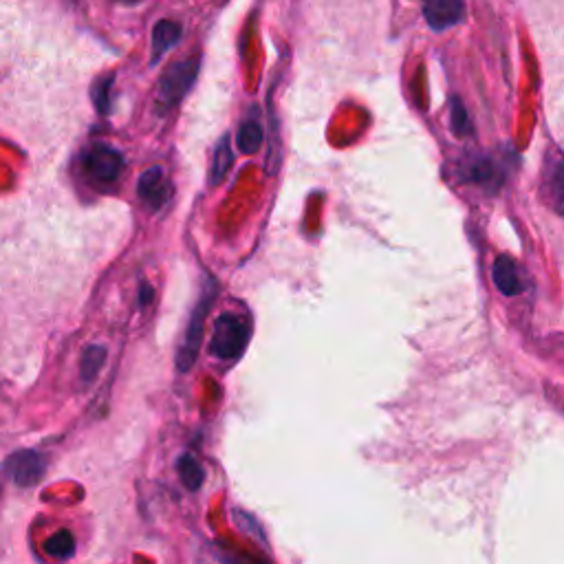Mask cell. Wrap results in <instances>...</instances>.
<instances>
[{
	"instance_id": "cell-1",
	"label": "cell",
	"mask_w": 564,
	"mask_h": 564,
	"mask_svg": "<svg viewBox=\"0 0 564 564\" xmlns=\"http://www.w3.org/2000/svg\"><path fill=\"white\" fill-rule=\"evenodd\" d=\"M249 322L236 313H223V316L214 322V333L210 342V353L216 360L234 362L241 357L249 344Z\"/></svg>"
},
{
	"instance_id": "cell-2",
	"label": "cell",
	"mask_w": 564,
	"mask_h": 564,
	"mask_svg": "<svg viewBox=\"0 0 564 564\" xmlns=\"http://www.w3.org/2000/svg\"><path fill=\"white\" fill-rule=\"evenodd\" d=\"M201 69L199 58H188V60H179L161 75L159 82V91H157V111L166 113L170 108H175L186 93L192 89L194 80H197Z\"/></svg>"
},
{
	"instance_id": "cell-3",
	"label": "cell",
	"mask_w": 564,
	"mask_h": 564,
	"mask_svg": "<svg viewBox=\"0 0 564 564\" xmlns=\"http://www.w3.org/2000/svg\"><path fill=\"white\" fill-rule=\"evenodd\" d=\"M216 296V285L212 280H208V287H205L203 296L199 300V305L194 307L188 329H186V338H183L181 349L177 353V366L181 373H188L190 368L197 362V357L201 353V344H203V327H205V318H208V311L212 307Z\"/></svg>"
},
{
	"instance_id": "cell-4",
	"label": "cell",
	"mask_w": 564,
	"mask_h": 564,
	"mask_svg": "<svg viewBox=\"0 0 564 564\" xmlns=\"http://www.w3.org/2000/svg\"><path fill=\"white\" fill-rule=\"evenodd\" d=\"M5 470L20 487H34L42 481L47 472V459L36 450H18L9 454L5 461Z\"/></svg>"
},
{
	"instance_id": "cell-5",
	"label": "cell",
	"mask_w": 564,
	"mask_h": 564,
	"mask_svg": "<svg viewBox=\"0 0 564 564\" xmlns=\"http://www.w3.org/2000/svg\"><path fill=\"white\" fill-rule=\"evenodd\" d=\"M84 170L97 183H115L124 172V157L111 146H95L84 157Z\"/></svg>"
},
{
	"instance_id": "cell-6",
	"label": "cell",
	"mask_w": 564,
	"mask_h": 564,
	"mask_svg": "<svg viewBox=\"0 0 564 564\" xmlns=\"http://www.w3.org/2000/svg\"><path fill=\"white\" fill-rule=\"evenodd\" d=\"M463 0H426V20L435 29H446L457 25L463 18Z\"/></svg>"
},
{
	"instance_id": "cell-7",
	"label": "cell",
	"mask_w": 564,
	"mask_h": 564,
	"mask_svg": "<svg viewBox=\"0 0 564 564\" xmlns=\"http://www.w3.org/2000/svg\"><path fill=\"white\" fill-rule=\"evenodd\" d=\"M137 190H139V197L144 199L153 210H159L170 197L168 181L161 168H150L148 172H144V177L139 179Z\"/></svg>"
},
{
	"instance_id": "cell-8",
	"label": "cell",
	"mask_w": 564,
	"mask_h": 564,
	"mask_svg": "<svg viewBox=\"0 0 564 564\" xmlns=\"http://www.w3.org/2000/svg\"><path fill=\"white\" fill-rule=\"evenodd\" d=\"M492 278H494V285L498 287V291L505 296H518L520 291H523V278H520L518 265L512 258L498 256L492 267Z\"/></svg>"
},
{
	"instance_id": "cell-9",
	"label": "cell",
	"mask_w": 564,
	"mask_h": 564,
	"mask_svg": "<svg viewBox=\"0 0 564 564\" xmlns=\"http://www.w3.org/2000/svg\"><path fill=\"white\" fill-rule=\"evenodd\" d=\"M545 188H547V201L553 210L564 216V157L556 159L547 168L545 175Z\"/></svg>"
},
{
	"instance_id": "cell-10",
	"label": "cell",
	"mask_w": 564,
	"mask_h": 564,
	"mask_svg": "<svg viewBox=\"0 0 564 564\" xmlns=\"http://www.w3.org/2000/svg\"><path fill=\"white\" fill-rule=\"evenodd\" d=\"M181 25L172 20H159L153 29V60L159 62L181 40Z\"/></svg>"
},
{
	"instance_id": "cell-11",
	"label": "cell",
	"mask_w": 564,
	"mask_h": 564,
	"mask_svg": "<svg viewBox=\"0 0 564 564\" xmlns=\"http://www.w3.org/2000/svg\"><path fill=\"white\" fill-rule=\"evenodd\" d=\"M104 362H106V349L104 346H89V349L84 351L82 355V362H80V377H82V382L84 384H91L97 379V375H100V371L104 368Z\"/></svg>"
},
{
	"instance_id": "cell-12",
	"label": "cell",
	"mask_w": 564,
	"mask_h": 564,
	"mask_svg": "<svg viewBox=\"0 0 564 564\" xmlns=\"http://www.w3.org/2000/svg\"><path fill=\"white\" fill-rule=\"evenodd\" d=\"M42 547H45V553L53 560H69L75 553V538L69 529H60L49 536Z\"/></svg>"
},
{
	"instance_id": "cell-13",
	"label": "cell",
	"mask_w": 564,
	"mask_h": 564,
	"mask_svg": "<svg viewBox=\"0 0 564 564\" xmlns=\"http://www.w3.org/2000/svg\"><path fill=\"white\" fill-rule=\"evenodd\" d=\"M177 470H179V479L181 483L188 487L190 492H197L201 490V485L205 481V472L199 465V461L192 457V454H183L177 463Z\"/></svg>"
},
{
	"instance_id": "cell-14",
	"label": "cell",
	"mask_w": 564,
	"mask_h": 564,
	"mask_svg": "<svg viewBox=\"0 0 564 564\" xmlns=\"http://www.w3.org/2000/svg\"><path fill=\"white\" fill-rule=\"evenodd\" d=\"M236 144L245 155L258 153L260 146H263V128H260L256 122H245L241 130H238Z\"/></svg>"
},
{
	"instance_id": "cell-15",
	"label": "cell",
	"mask_w": 564,
	"mask_h": 564,
	"mask_svg": "<svg viewBox=\"0 0 564 564\" xmlns=\"http://www.w3.org/2000/svg\"><path fill=\"white\" fill-rule=\"evenodd\" d=\"M232 161H234V153H232V148H230V137H223L219 148H216L214 161H212V177H210V181L212 183L223 181L225 175H227V170L232 168Z\"/></svg>"
},
{
	"instance_id": "cell-16",
	"label": "cell",
	"mask_w": 564,
	"mask_h": 564,
	"mask_svg": "<svg viewBox=\"0 0 564 564\" xmlns=\"http://www.w3.org/2000/svg\"><path fill=\"white\" fill-rule=\"evenodd\" d=\"M113 82H115L113 75H108V78H104V80H97L95 86H93V102H95L97 111H100L102 115H108V111H111V102H108V93H111Z\"/></svg>"
},
{
	"instance_id": "cell-17",
	"label": "cell",
	"mask_w": 564,
	"mask_h": 564,
	"mask_svg": "<svg viewBox=\"0 0 564 564\" xmlns=\"http://www.w3.org/2000/svg\"><path fill=\"white\" fill-rule=\"evenodd\" d=\"M219 556L223 558L225 564H260L254 558H249V556H245V553H238V551L219 549Z\"/></svg>"
},
{
	"instance_id": "cell-18",
	"label": "cell",
	"mask_w": 564,
	"mask_h": 564,
	"mask_svg": "<svg viewBox=\"0 0 564 564\" xmlns=\"http://www.w3.org/2000/svg\"><path fill=\"white\" fill-rule=\"evenodd\" d=\"M153 287H148V285H141V305H148V300H153Z\"/></svg>"
},
{
	"instance_id": "cell-19",
	"label": "cell",
	"mask_w": 564,
	"mask_h": 564,
	"mask_svg": "<svg viewBox=\"0 0 564 564\" xmlns=\"http://www.w3.org/2000/svg\"><path fill=\"white\" fill-rule=\"evenodd\" d=\"M119 3H124V5H135V3H141V0H119Z\"/></svg>"
},
{
	"instance_id": "cell-20",
	"label": "cell",
	"mask_w": 564,
	"mask_h": 564,
	"mask_svg": "<svg viewBox=\"0 0 564 564\" xmlns=\"http://www.w3.org/2000/svg\"><path fill=\"white\" fill-rule=\"evenodd\" d=\"M0 494H3V490H0Z\"/></svg>"
}]
</instances>
